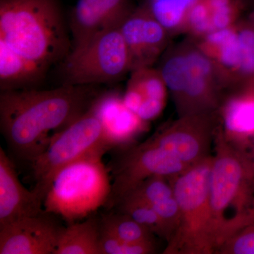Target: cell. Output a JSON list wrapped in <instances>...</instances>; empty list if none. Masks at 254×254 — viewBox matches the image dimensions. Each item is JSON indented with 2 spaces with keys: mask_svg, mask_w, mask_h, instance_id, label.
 I'll return each instance as SVG.
<instances>
[{
  "mask_svg": "<svg viewBox=\"0 0 254 254\" xmlns=\"http://www.w3.org/2000/svg\"><path fill=\"white\" fill-rule=\"evenodd\" d=\"M90 86L1 91L0 127L12 153L32 162L61 131L89 109L96 98Z\"/></svg>",
  "mask_w": 254,
  "mask_h": 254,
  "instance_id": "cell-1",
  "label": "cell"
},
{
  "mask_svg": "<svg viewBox=\"0 0 254 254\" xmlns=\"http://www.w3.org/2000/svg\"><path fill=\"white\" fill-rule=\"evenodd\" d=\"M133 9L131 0H77L70 16L73 46L101 32L120 27Z\"/></svg>",
  "mask_w": 254,
  "mask_h": 254,
  "instance_id": "cell-14",
  "label": "cell"
},
{
  "mask_svg": "<svg viewBox=\"0 0 254 254\" xmlns=\"http://www.w3.org/2000/svg\"><path fill=\"white\" fill-rule=\"evenodd\" d=\"M220 124L218 111L179 117L149 138L180 161L191 166L211 155L210 149Z\"/></svg>",
  "mask_w": 254,
  "mask_h": 254,
  "instance_id": "cell-10",
  "label": "cell"
},
{
  "mask_svg": "<svg viewBox=\"0 0 254 254\" xmlns=\"http://www.w3.org/2000/svg\"><path fill=\"white\" fill-rule=\"evenodd\" d=\"M173 195L175 192L170 177L153 175L143 180L125 196L133 197L153 205Z\"/></svg>",
  "mask_w": 254,
  "mask_h": 254,
  "instance_id": "cell-25",
  "label": "cell"
},
{
  "mask_svg": "<svg viewBox=\"0 0 254 254\" xmlns=\"http://www.w3.org/2000/svg\"><path fill=\"white\" fill-rule=\"evenodd\" d=\"M213 155L171 177L180 208V220L163 254H214L223 241L210 198Z\"/></svg>",
  "mask_w": 254,
  "mask_h": 254,
  "instance_id": "cell-4",
  "label": "cell"
},
{
  "mask_svg": "<svg viewBox=\"0 0 254 254\" xmlns=\"http://www.w3.org/2000/svg\"><path fill=\"white\" fill-rule=\"evenodd\" d=\"M237 26L240 45L238 68L240 81L254 74V27L245 19L240 20Z\"/></svg>",
  "mask_w": 254,
  "mask_h": 254,
  "instance_id": "cell-28",
  "label": "cell"
},
{
  "mask_svg": "<svg viewBox=\"0 0 254 254\" xmlns=\"http://www.w3.org/2000/svg\"><path fill=\"white\" fill-rule=\"evenodd\" d=\"M90 109L101 123L110 149L132 143L146 131L148 123L142 120L124 103L123 95L110 91L96 97Z\"/></svg>",
  "mask_w": 254,
  "mask_h": 254,
  "instance_id": "cell-15",
  "label": "cell"
},
{
  "mask_svg": "<svg viewBox=\"0 0 254 254\" xmlns=\"http://www.w3.org/2000/svg\"><path fill=\"white\" fill-rule=\"evenodd\" d=\"M214 31L234 26L240 21L245 9L242 0H206Z\"/></svg>",
  "mask_w": 254,
  "mask_h": 254,
  "instance_id": "cell-26",
  "label": "cell"
},
{
  "mask_svg": "<svg viewBox=\"0 0 254 254\" xmlns=\"http://www.w3.org/2000/svg\"><path fill=\"white\" fill-rule=\"evenodd\" d=\"M197 0H148L153 16L173 36L183 33L189 11Z\"/></svg>",
  "mask_w": 254,
  "mask_h": 254,
  "instance_id": "cell-22",
  "label": "cell"
},
{
  "mask_svg": "<svg viewBox=\"0 0 254 254\" xmlns=\"http://www.w3.org/2000/svg\"><path fill=\"white\" fill-rule=\"evenodd\" d=\"M214 31L206 0H197L190 7L185 21L183 33L197 41Z\"/></svg>",
  "mask_w": 254,
  "mask_h": 254,
  "instance_id": "cell-27",
  "label": "cell"
},
{
  "mask_svg": "<svg viewBox=\"0 0 254 254\" xmlns=\"http://www.w3.org/2000/svg\"><path fill=\"white\" fill-rule=\"evenodd\" d=\"M217 254H254V208L219 246Z\"/></svg>",
  "mask_w": 254,
  "mask_h": 254,
  "instance_id": "cell-24",
  "label": "cell"
},
{
  "mask_svg": "<svg viewBox=\"0 0 254 254\" xmlns=\"http://www.w3.org/2000/svg\"><path fill=\"white\" fill-rule=\"evenodd\" d=\"M44 195L28 190L18 179L12 160L0 148V226L45 211Z\"/></svg>",
  "mask_w": 254,
  "mask_h": 254,
  "instance_id": "cell-16",
  "label": "cell"
},
{
  "mask_svg": "<svg viewBox=\"0 0 254 254\" xmlns=\"http://www.w3.org/2000/svg\"><path fill=\"white\" fill-rule=\"evenodd\" d=\"M100 249V254H151L156 252L155 242H128L110 235L102 229Z\"/></svg>",
  "mask_w": 254,
  "mask_h": 254,
  "instance_id": "cell-29",
  "label": "cell"
},
{
  "mask_svg": "<svg viewBox=\"0 0 254 254\" xmlns=\"http://www.w3.org/2000/svg\"><path fill=\"white\" fill-rule=\"evenodd\" d=\"M116 208L119 212L129 215L136 221L149 229L155 235L167 242L171 238V234L165 222L154 208L146 202L133 197L125 196Z\"/></svg>",
  "mask_w": 254,
  "mask_h": 254,
  "instance_id": "cell-23",
  "label": "cell"
},
{
  "mask_svg": "<svg viewBox=\"0 0 254 254\" xmlns=\"http://www.w3.org/2000/svg\"><path fill=\"white\" fill-rule=\"evenodd\" d=\"M105 152L87 155L61 169L52 180L43 200L47 213L68 224L81 221L106 206L112 191Z\"/></svg>",
  "mask_w": 254,
  "mask_h": 254,
  "instance_id": "cell-5",
  "label": "cell"
},
{
  "mask_svg": "<svg viewBox=\"0 0 254 254\" xmlns=\"http://www.w3.org/2000/svg\"><path fill=\"white\" fill-rule=\"evenodd\" d=\"M168 89L158 68L143 67L131 71L124 103L143 121L149 123L161 115Z\"/></svg>",
  "mask_w": 254,
  "mask_h": 254,
  "instance_id": "cell-17",
  "label": "cell"
},
{
  "mask_svg": "<svg viewBox=\"0 0 254 254\" xmlns=\"http://www.w3.org/2000/svg\"><path fill=\"white\" fill-rule=\"evenodd\" d=\"M242 1L245 4V8L252 9L254 7V0H242Z\"/></svg>",
  "mask_w": 254,
  "mask_h": 254,
  "instance_id": "cell-33",
  "label": "cell"
},
{
  "mask_svg": "<svg viewBox=\"0 0 254 254\" xmlns=\"http://www.w3.org/2000/svg\"><path fill=\"white\" fill-rule=\"evenodd\" d=\"M168 227L171 237L176 231L180 220V208L175 195L152 205ZM171 239V238H170ZM170 241V240H169Z\"/></svg>",
  "mask_w": 254,
  "mask_h": 254,
  "instance_id": "cell-30",
  "label": "cell"
},
{
  "mask_svg": "<svg viewBox=\"0 0 254 254\" xmlns=\"http://www.w3.org/2000/svg\"><path fill=\"white\" fill-rule=\"evenodd\" d=\"M158 68L179 117L218 111L226 82L194 40L189 38L168 47Z\"/></svg>",
  "mask_w": 254,
  "mask_h": 254,
  "instance_id": "cell-3",
  "label": "cell"
},
{
  "mask_svg": "<svg viewBox=\"0 0 254 254\" xmlns=\"http://www.w3.org/2000/svg\"><path fill=\"white\" fill-rule=\"evenodd\" d=\"M108 150L101 123L89 108L53 134L46 150L31 162L36 182L34 188L46 196L52 180L61 169L87 155Z\"/></svg>",
  "mask_w": 254,
  "mask_h": 254,
  "instance_id": "cell-8",
  "label": "cell"
},
{
  "mask_svg": "<svg viewBox=\"0 0 254 254\" xmlns=\"http://www.w3.org/2000/svg\"><path fill=\"white\" fill-rule=\"evenodd\" d=\"M100 220L90 216L64 227L55 254H100Z\"/></svg>",
  "mask_w": 254,
  "mask_h": 254,
  "instance_id": "cell-20",
  "label": "cell"
},
{
  "mask_svg": "<svg viewBox=\"0 0 254 254\" xmlns=\"http://www.w3.org/2000/svg\"><path fill=\"white\" fill-rule=\"evenodd\" d=\"M61 64L63 85L68 86L114 83L132 71L131 55L119 28L73 46Z\"/></svg>",
  "mask_w": 254,
  "mask_h": 254,
  "instance_id": "cell-7",
  "label": "cell"
},
{
  "mask_svg": "<svg viewBox=\"0 0 254 254\" xmlns=\"http://www.w3.org/2000/svg\"><path fill=\"white\" fill-rule=\"evenodd\" d=\"M237 23L230 27L211 32L195 41L199 49L218 68L226 82L227 88L239 81L240 45Z\"/></svg>",
  "mask_w": 254,
  "mask_h": 254,
  "instance_id": "cell-18",
  "label": "cell"
},
{
  "mask_svg": "<svg viewBox=\"0 0 254 254\" xmlns=\"http://www.w3.org/2000/svg\"><path fill=\"white\" fill-rule=\"evenodd\" d=\"M44 211L0 226V254H55L64 227Z\"/></svg>",
  "mask_w": 254,
  "mask_h": 254,
  "instance_id": "cell-11",
  "label": "cell"
},
{
  "mask_svg": "<svg viewBox=\"0 0 254 254\" xmlns=\"http://www.w3.org/2000/svg\"><path fill=\"white\" fill-rule=\"evenodd\" d=\"M190 167L150 138L141 144L128 146L112 165V191L106 208H116L125 195L148 177H175Z\"/></svg>",
  "mask_w": 254,
  "mask_h": 254,
  "instance_id": "cell-9",
  "label": "cell"
},
{
  "mask_svg": "<svg viewBox=\"0 0 254 254\" xmlns=\"http://www.w3.org/2000/svg\"><path fill=\"white\" fill-rule=\"evenodd\" d=\"M218 112L226 141L248 151L254 141V74L227 88Z\"/></svg>",
  "mask_w": 254,
  "mask_h": 254,
  "instance_id": "cell-13",
  "label": "cell"
},
{
  "mask_svg": "<svg viewBox=\"0 0 254 254\" xmlns=\"http://www.w3.org/2000/svg\"><path fill=\"white\" fill-rule=\"evenodd\" d=\"M119 28L131 55L132 71L153 66L168 49L171 35L146 3L132 10Z\"/></svg>",
  "mask_w": 254,
  "mask_h": 254,
  "instance_id": "cell-12",
  "label": "cell"
},
{
  "mask_svg": "<svg viewBox=\"0 0 254 254\" xmlns=\"http://www.w3.org/2000/svg\"><path fill=\"white\" fill-rule=\"evenodd\" d=\"M213 145L210 203L214 218L223 232V242L235 225L233 218L226 216L227 210L233 209L237 216L254 208V181L248 151L227 141L220 126Z\"/></svg>",
  "mask_w": 254,
  "mask_h": 254,
  "instance_id": "cell-6",
  "label": "cell"
},
{
  "mask_svg": "<svg viewBox=\"0 0 254 254\" xmlns=\"http://www.w3.org/2000/svg\"><path fill=\"white\" fill-rule=\"evenodd\" d=\"M249 156H250L251 167H252V174H253L254 181V141L252 145H251L250 149L248 150Z\"/></svg>",
  "mask_w": 254,
  "mask_h": 254,
  "instance_id": "cell-31",
  "label": "cell"
},
{
  "mask_svg": "<svg viewBox=\"0 0 254 254\" xmlns=\"http://www.w3.org/2000/svg\"><path fill=\"white\" fill-rule=\"evenodd\" d=\"M245 20L254 27V7L251 9L250 14H248Z\"/></svg>",
  "mask_w": 254,
  "mask_h": 254,
  "instance_id": "cell-32",
  "label": "cell"
},
{
  "mask_svg": "<svg viewBox=\"0 0 254 254\" xmlns=\"http://www.w3.org/2000/svg\"><path fill=\"white\" fill-rule=\"evenodd\" d=\"M49 68L24 58L0 41L1 91L33 88L43 81Z\"/></svg>",
  "mask_w": 254,
  "mask_h": 254,
  "instance_id": "cell-19",
  "label": "cell"
},
{
  "mask_svg": "<svg viewBox=\"0 0 254 254\" xmlns=\"http://www.w3.org/2000/svg\"><path fill=\"white\" fill-rule=\"evenodd\" d=\"M0 41L48 67L71 50L58 0H0Z\"/></svg>",
  "mask_w": 254,
  "mask_h": 254,
  "instance_id": "cell-2",
  "label": "cell"
},
{
  "mask_svg": "<svg viewBox=\"0 0 254 254\" xmlns=\"http://www.w3.org/2000/svg\"><path fill=\"white\" fill-rule=\"evenodd\" d=\"M100 220L102 230L120 240L133 243L155 242V235L126 213L105 215Z\"/></svg>",
  "mask_w": 254,
  "mask_h": 254,
  "instance_id": "cell-21",
  "label": "cell"
}]
</instances>
